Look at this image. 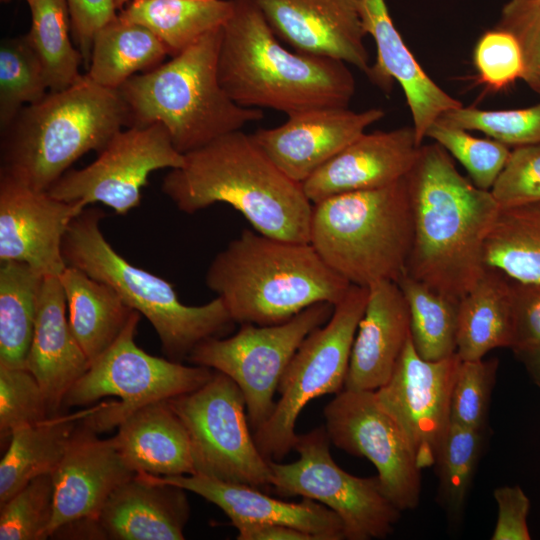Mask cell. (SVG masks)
Wrapping results in <instances>:
<instances>
[{
  "mask_svg": "<svg viewBox=\"0 0 540 540\" xmlns=\"http://www.w3.org/2000/svg\"><path fill=\"white\" fill-rule=\"evenodd\" d=\"M406 183L413 244L405 273L461 300L486 269L484 245L499 206L436 142L420 146Z\"/></svg>",
  "mask_w": 540,
  "mask_h": 540,
  "instance_id": "1",
  "label": "cell"
},
{
  "mask_svg": "<svg viewBox=\"0 0 540 540\" xmlns=\"http://www.w3.org/2000/svg\"><path fill=\"white\" fill-rule=\"evenodd\" d=\"M161 190L178 210L194 214L216 203L233 207L261 234L309 242L313 204L302 184L286 176L251 134H225L184 154Z\"/></svg>",
  "mask_w": 540,
  "mask_h": 540,
  "instance_id": "2",
  "label": "cell"
},
{
  "mask_svg": "<svg viewBox=\"0 0 540 540\" xmlns=\"http://www.w3.org/2000/svg\"><path fill=\"white\" fill-rule=\"evenodd\" d=\"M218 77L240 106L287 116L349 107L356 89L345 62L286 49L250 0H233L222 26Z\"/></svg>",
  "mask_w": 540,
  "mask_h": 540,
  "instance_id": "3",
  "label": "cell"
},
{
  "mask_svg": "<svg viewBox=\"0 0 540 540\" xmlns=\"http://www.w3.org/2000/svg\"><path fill=\"white\" fill-rule=\"evenodd\" d=\"M205 283L235 323L255 325L283 323L316 303L335 305L351 286L309 242L249 229L215 255Z\"/></svg>",
  "mask_w": 540,
  "mask_h": 540,
  "instance_id": "4",
  "label": "cell"
},
{
  "mask_svg": "<svg viewBox=\"0 0 540 540\" xmlns=\"http://www.w3.org/2000/svg\"><path fill=\"white\" fill-rule=\"evenodd\" d=\"M128 123L118 90L81 75L69 87L23 107L0 131V174L48 191L82 155L100 152Z\"/></svg>",
  "mask_w": 540,
  "mask_h": 540,
  "instance_id": "5",
  "label": "cell"
},
{
  "mask_svg": "<svg viewBox=\"0 0 540 540\" xmlns=\"http://www.w3.org/2000/svg\"><path fill=\"white\" fill-rule=\"evenodd\" d=\"M222 27L210 31L159 66L134 75L119 89L128 127L162 124L182 154L242 130L263 118L261 109L240 106L218 77Z\"/></svg>",
  "mask_w": 540,
  "mask_h": 540,
  "instance_id": "6",
  "label": "cell"
},
{
  "mask_svg": "<svg viewBox=\"0 0 540 540\" xmlns=\"http://www.w3.org/2000/svg\"><path fill=\"white\" fill-rule=\"evenodd\" d=\"M309 243L351 285L397 283L405 274L413 244L406 177L313 204Z\"/></svg>",
  "mask_w": 540,
  "mask_h": 540,
  "instance_id": "7",
  "label": "cell"
},
{
  "mask_svg": "<svg viewBox=\"0 0 540 540\" xmlns=\"http://www.w3.org/2000/svg\"><path fill=\"white\" fill-rule=\"evenodd\" d=\"M104 217L103 210L86 207L71 222L62 245L65 262L110 285L128 307L142 314L167 358L187 360L198 344L231 330L235 322L220 297L203 305H185L171 283L123 258L101 231Z\"/></svg>",
  "mask_w": 540,
  "mask_h": 540,
  "instance_id": "8",
  "label": "cell"
},
{
  "mask_svg": "<svg viewBox=\"0 0 540 540\" xmlns=\"http://www.w3.org/2000/svg\"><path fill=\"white\" fill-rule=\"evenodd\" d=\"M140 313L133 311L113 344L93 360L66 394L62 407L84 406L106 396L120 401L87 410L82 422L100 433L109 430L139 408L189 393L204 385L213 370L146 353L135 335Z\"/></svg>",
  "mask_w": 540,
  "mask_h": 540,
  "instance_id": "9",
  "label": "cell"
},
{
  "mask_svg": "<svg viewBox=\"0 0 540 540\" xmlns=\"http://www.w3.org/2000/svg\"><path fill=\"white\" fill-rule=\"evenodd\" d=\"M369 289L351 285L334 305L331 317L302 341L278 385L280 395L267 421L253 432L267 459L279 462L293 449L295 425L313 399L344 389L352 345L364 314Z\"/></svg>",
  "mask_w": 540,
  "mask_h": 540,
  "instance_id": "10",
  "label": "cell"
},
{
  "mask_svg": "<svg viewBox=\"0 0 540 540\" xmlns=\"http://www.w3.org/2000/svg\"><path fill=\"white\" fill-rule=\"evenodd\" d=\"M186 428L195 474L272 490V473L259 451L243 393L213 370L201 387L167 400Z\"/></svg>",
  "mask_w": 540,
  "mask_h": 540,
  "instance_id": "11",
  "label": "cell"
},
{
  "mask_svg": "<svg viewBox=\"0 0 540 540\" xmlns=\"http://www.w3.org/2000/svg\"><path fill=\"white\" fill-rule=\"evenodd\" d=\"M330 443L324 426L297 434L296 461L269 460L272 490L281 497L302 496L330 508L341 518L347 540L386 538L402 511L388 498L378 476L358 477L339 467Z\"/></svg>",
  "mask_w": 540,
  "mask_h": 540,
  "instance_id": "12",
  "label": "cell"
},
{
  "mask_svg": "<svg viewBox=\"0 0 540 540\" xmlns=\"http://www.w3.org/2000/svg\"><path fill=\"white\" fill-rule=\"evenodd\" d=\"M334 305L313 304L291 319L274 325L241 324L229 337L198 344L187 360L230 377L241 389L253 432L271 416L274 394L305 337L331 317Z\"/></svg>",
  "mask_w": 540,
  "mask_h": 540,
  "instance_id": "13",
  "label": "cell"
},
{
  "mask_svg": "<svg viewBox=\"0 0 540 540\" xmlns=\"http://www.w3.org/2000/svg\"><path fill=\"white\" fill-rule=\"evenodd\" d=\"M184 161L162 124L130 126L118 131L92 163L68 170L48 192L85 207L101 203L126 215L141 203L142 189L152 172L179 168Z\"/></svg>",
  "mask_w": 540,
  "mask_h": 540,
  "instance_id": "14",
  "label": "cell"
},
{
  "mask_svg": "<svg viewBox=\"0 0 540 540\" xmlns=\"http://www.w3.org/2000/svg\"><path fill=\"white\" fill-rule=\"evenodd\" d=\"M323 414L330 442L368 459L398 509L418 506L422 469L403 430L382 407L375 391L343 389L324 407Z\"/></svg>",
  "mask_w": 540,
  "mask_h": 540,
  "instance_id": "15",
  "label": "cell"
},
{
  "mask_svg": "<svg viewBox=\"0 0 540 540\" xmlns=\"http://www.w3.org/2000/svg\"><path fill=\"white\" fill-rule=\"evenodd\" d=\"M461 359L429 361L409 336L389 380L375 390L382 407L406 435L420 469L435 465L450 425V404Z\"/></svg>",
  "mask_w": 540,
  "mask_h": 540,
  "instance_id": "16",
  "label": "cell"
},
{
  "mask_svg": "<svg viewBox=\"0 0 540 540\" xmlns=\"http://www.w3.org/2000/svg\"><path fill=\"white\" fill-rule=\"evenodd\" d=\"M85 208L0 174V262H23L45 276H59L67 266L65 234Z\"/></svg>",
  "mask_w": 540,
  "mask_h": 540,
  "instance_id": "17",
  "label": "cell"
},
{
  "mask_svg": "<svg viewBox=\"0 0 540 540\" xmlns=\"http://www.w3.org/2000/svg\"><path fill=\"white\" fill-rule=\"evenodd\" d=\"M384 115L380 108H316L288 115L281 125L251 135L286 176L302 184Z\"/></svg>",
  "mask_w": 540,
  "mask_h": 540,
  "instance_id": "18",
  "label": "cell"
},
{
  "mask_svg": "<svg viewBox=\"0 0 540 540\" xmlns=\"http://www.w3.org/2000/svg\"><path fill=\"white\" fill-rule=\"evenodd\" d=\"M250 1L294 51L337 59L369 73L358 0Z\"/></svg>",
  "mask_w": 540,
  "mask_h": 540,
  "instance_id": "19",
  "label": "cell"
},
{
  "mask_svg": "<svg viewBox=\"0 0 540 540\" xmlns=\"http://www.w3.org/2000/svg\"><path fill=\"white\" fill-rule=\"evenodd\" d=\"M135 474L121 457L113 438H98L97 432L81 419L52 474L54 513L48 537L69 523L96 520L110 495Z\"/></svg>",
  "mask_w": 540,
  "mask_h": 540,
  "instance_id": "20",
  "label": "cell"
},
{
  "mask_svg": "<svg viewBox=\"0 0 540 540\" xmlns=\"http://www.w3.org/2000/svg\"><path fill=\"white\" fill-rule=\"evenodd\" d=\"M359 14L366 35L376 45V61L367 77L384 93L393 82L400 84L410 109L419 145L429 127L445 112L462 103L443 90L417 62L395 27L385 0H358Z\"/></svg>",
  "mask_w": 540,
  "mask_h": 540,
  "instance_id": "21",
  "label": "cell"
},
{
  "mask_svg": "<svg viewBox=\"0 0 540 540\" xmlns=\"http://www.w3.org/2000/svg\"><path fill=\"white\" fill-rule=\"evenodd\" d=\"M420 146L413 127L364 132L306 179L303 190L315 204L392 184L406 177Z\"/></svg>",
  "mask_w": 540,
  "mask_h": 540,
  "instance_id": "22",
  "label": "cell"
},
{
  "mask_svg": "<svg viewBox=\"0 0 540 540\" xmlns=\"http://www.w3.org/2000/svg\"><path fill=\"white\" fill-rule=\"evenodd\" d=\"M146 475L155 481L179 486L215 504L234 527L243 523L281 524L307 532L315 540L345 539L341 518L330 508L311 499L287 502L269 496L266 491L254 486L225 482L200 474Z\"/></svg>",
  "mask_w": 540,
  "mask_h": 540,
  "instance_id": "23",
  "label": "cell"
},
{
  "mask_svg": "<svg viewBox=\"0 0 540 540\" xmlns=\"http://www.w3.org/2000/svg\"><path fill=\"white\" fill-rule=\"evenodd\" d=\"M352 345L344 389L375 391L391 377L410 336L409 310L396 282L369 288Z\"/></svg>",
  "mask_w": 540,
  "mask_h": 540,
  "instance_id": "24",
  "label": "cell"
},
{
  "mask_svg": "<svg viewBox=\"0 0 540 540\" xmlns=\"http://www.w3.org/2000/svg\"><path fill=\"white\" fill-rule=\"evenodd\" d=\"M185 491L136 473L110 495L96 519L104 539H184L190 517Z\"/></svg>",
  "mask_w": 540,
  "mask_h": 540,
  "instance_id": "25",
  "label": "cell"
},
{
  "mask_svg": "<svg viewBox=\"0 0 540 540\" xmlns=\"http://www.w3.org/2000/svg\"><path fill=\"white\" fill-rule=\"evenodd\" d=\"M66 297L59 276L44 277L26 368L39 382L51 416L90 365L66 316Z\"/></svg>",
  "mask_w": 540,
  "mask_h": 540,
  "instance_id": "26",
  "label": "cell"
},
{
  "mask_svg": "<svg viewBox=\"0 0 540 540\" xmlns=\"http://www.w3.org/2000/svg\"><path fill=\"white\" fill-rule=\"evenodd\" d=\"M112 438L135 473L160 477L195 474L186 428L167 400L133 412Z\"/></svg>",
  "mask_w": 540,
  "mask_h": 540,
  "instance_id": "27",
  "label": "cell"
},
{
  "mask_svg": "<svg viewBox=\"0 0 540 540\" xmlns=\"http://www.w3.org/2000/svg\"><path fill=\"white\" fill-rule=\"evenodd\" d=\"M59 280L71 330L91 363L118 338L134 310L110 285L76 267L67 265Z\"/></svg>",
  "mask_w": 540,
  "mask_h": 540,
  "instance_id": "28",
  "label": "cell"
},
{
  "mask_svg": "<svg viewBox=\"0 0 540 540\" xmlns=\"http://www.w3.org/2000/svg\"><path fill=\"white\" fill-rule=\"evenodd\" d=\"M512 338L511 278L486 266L459 302L456 354L462 361L483 359L495 348H510Z\"/></svg>",
  "mask_w": 540,
  "mask_h": 540,
  "instance_id": "29",
  "label": "cell"
},
{
  "mask_svg": "<svg viewBox=\"0 0 540 540\" xmlns=\"http://www.w3.org/2000/svg\"><path fill=\"white\" fill-rule=\"evenodd\" d=\"M87 410L14 430L0 462V505L36 477L53 474Z\"/></svg>",
  "mask_w": 540,
  "mask_h": 540,
  "instance_id": "30",
  "label": "cell"
},
{
  "mask_svg": "<svg viewBox=\"0 0 540 540\" xmlns=\"http://www.w3.org/2000/svg\"><path fill=\"white\" fill-rule=\"evenodd\" d=\"M168 55L149 29L117 15L96 32L86 74L97 84L118 90L134 75L162 64Z\"/></svg>",
  "mask_w": 540,
  "mask_h": 540,
  "instance_id": "31",
  "label": "cell"
},
{
  "mask_svg": "<svg viewBox=\"0 0 540 540\" xmlns=\"http://www.w3.org/2000/svg\"><path fill=\"white\" fill-rule=\"evenodd\" d=\"M232 10L233 0H131L118 16L149 29L173 57L221 28Z\"/></svg>",
  "mask_w": 540,
  "mask_h": 540,
  "instance_id": "32",
  "label": "cell"
},
{
  "mask_svg": "<svg viewBox=\"0 0 540 540\" xmlns=\"http://www.w3.org/2000/svg\"><path fill=\"white\" fill-rule=\"evenodd\" d=\"M44 277L26 263L0 262V366L26 368Z\"/></svg>",
  "mask_w": 540,
  "mask_h": 540,
  "instance_id": "33",
  "label": "cell"
},
{
  "mask_svg": "<svg viewBox=\"0 0 540 540\" xmlns=\"http://www.w3.org/2000/svg\"><path fill=\"white\" fill-rule=\"evenodd\" d=\"M484 263L516 281L540 283V202L499 208Z\"/></svg>",
  "mask_w": 540,
  "mask_h": 540,
  "instance_id": "34",
  "label": "cell"
},
{
  "mask_svg": "<svg viewBox=\"0 0 540 540\" xmlns=\"http://www.w3.org/2000/svg\"><path fill=\"white\" fill-rule=\"evenodd\" d=\"M397 284L408 306L410 336L417 353L429 361L455 355L460 300L406 273Z\"/></svg>",
  "mask_w": 540,
  "mask_h": 540,
  "instance_id": "35",
  "label": "cell"
},
{
  "mask_svg": "<svg viewBox=\"0 0 540 540\" xmlns=\"http://www.w3.org/2000/svg\"><path fill=\"white\" fill-rule=\"evenodd\" d=\"M31 13L26 34L43 66L49 91H60L82 75V53L72 44L71 18L66 0H25Z\"/></svg>",
  "mask_w": 540,
  "mask_h": 540,
  "instance_id": "36",
  "label": "cell"
},
{
  "mask_svg": "<svg viewBox=\"0 0 540 540\" xmlns=\"http://www.w3.org/2000/svg\"><path fill=\"white\" fill-rule=\"evenodd\" d=\"M485 430L450 422L436 459L439 503L459 521L476 473Z\"/></svg>",
  "mask_w": 540,
  "mask_h": 540,
  "instance_id": "37",
  "label": "cell"
},
{
  "mask_svg": "<svg viewBox=\"0 0 540 540\" xmlns=\"http://www.w3.org/2000/svg\"><path fill=\"white\" fill-rule=\"evenodd\" d=\"M49 92L43 66L27 35L7 37L0 43V131L19 111Z\"/></svg>",
  "mask_w": 540,
  "mask_h": 540,
  "instance_id": "38",
  "label": "cell"
},
{
  "mask_svg": "<svg viewBox=\"0 0 540 540\" xmlns=\"http://www.w3.org/2000/svg\"><path fill=\"white\" fill-rule=\"evenodd\" d=\"M432 138L468 172L471 181L480 189L490 190L505 166L511 149L495 139L478 138L467 130L435 121L427 130Z\"/></svg>",
  "mask_w": 540,
  "mask_h": 540,
  "instance_id": "39",
  "label": "cell"
},
{
  "mask_svg": "<svg viewBox=\"0 0 540 540\" xmlns=\"http://www.w3.org/2000/svg\"><path fill=\"white\" fill-rule=\"evenodd\" d=\"M438 120L467 131H480L510 146L540 143V103L519 109L482 110L463 105Z\"/></svg>",
  "mask_w": 540,
  "mask_h": 540,
  "instance_id": "40",
  "label": "cell"
},
{
  "mask_svg": "<svg viewBox=\"0 0 540 540\" xmlns=\"http://www.w3.org/2000/svg\"><path fill=\"white\" fill-rule=\"evenodd\" d=\"M52 474L34 478L0 505L1 540H43L54 513Z\"/></svg>",
  "mask_w": 540,
  "mask_h": 540,
  "instance_id": "41",
  "label": "cell"
},
{
  "mask_svg": "<svg viewBox=\"0 0 540 540\" xmlns=\"http://www.w3.org/2000/svg\"><path fill=\"white\" fill-rule=\"evenodd\" d=\"M44 392L27 368L0 366V438L50 417Z\"/></svg>",
  "mask_w": 540,
  "mask_h": 540,
  "instance_id": "42",
  "label": "cell"
},
{
  "mask_svg": "<svg viewBox=\"0 0 540 540\" xmlns=\"http://www.w3.org/2000/svg\"><path fill=\"white\" fill-rule=\"evenodd\" d=\"M498 360L460 362L451 396L450 422L486 430Z\"/></svg>",
  "mask_w": 540,
  "mask_h": 540,
  "instance_id": "43",
  "label": "cell"
},
{
  "mask_svg": "<svg viewBox=\"0 0 540 540\" xmlns=\"http://www.w3.org/2000/svg\"><path fill=\"white\" fill-rule=\"evenodd\" d=\"M478 79L498 91L522 79L523 57L516 37L496 26L478 39L473 53Z\"/></svg>",
  "mask_w": 540,
  "mask_h": 540,
  "instance_id": "44",
  "label": "cell"
},
{
  "mask_svg": "<svg viewBox=\"0 0 540 540\" xmlns=\"http://www.w3.org/2000/svg\"><path fill=\"white\" fill-rule=\"evenodd\" d=\"M490 192L499 208L540 202V143L512 149Z\"/></svg>",
  "mask_w": 540,
  "mask_h": 540,
  "instance_id": "45",
  "label": "cell"
},
{
  "mask_svg": "<svg viewBox=\"0 0 540 540\" xmlns=\"http://www.w3.org/2000/svg\"><path fill=\"white\" fill-rule=\"evenodd\" d=\"M518 40L523 57L522 79L540 95V0H510L498 25Z\"/></svg>",
  "mask_w": 540,
  "mask_h": 540,
  "instance_id": "46",
  "label": "cell"
},
{
  "mask_svg": "<svg viewBox=\"0 0 540 540\" xmlns=\"http://www.w3.org/2000/svg\"><path fill=\"white\" fill-rule=\"evenodd\" d=\"M513 338L518 355L540 346V283L511 279Z\"/></svg>",
  "mask_w": 540,
  "mask_h": 540,
  "instance_id": "47",
  "label": "cell"
},
{
  "mask_svg": "<svg viewBox=\"0 0 540 540\" xmlns=\"http://www.w3.org/2000/svg\"><path fill=\"white\" fill-rule=\"evenodd\" d=\"M73 35L88 66L96 32L117 15L116 0H66Z\"/></svg>",
  "mask_w": 540,
  "mask_h": 540,
  "instance_id": "48",
  "label": "cell"
},
{
  "mask_svg": "<svg viewBox=\"0 0 540 540\" xmlns=\"http://www.w3.org/2000/svg\"><path fill=\"white\" fill-rule=\"evenodd\" d=\"M498 516L492 540H529L527 517L530 502L519 486H502L494 490Z\"/></svg>",
  "mask_w": 540,
  "mask_h": 540,
  "instance_id": "49",
  "label": "cell"
},
{
  "mask_svg": "<svg viewBox=\"0 0 540 540\" xmlns=\"http://www.w3.org/2000/svg\"><path fill=\"white\" fill-rule=\"evenodd\" d=\"M235 528L238 540H315L307 532L281 524L243 523Z\"/></svg>",
  "mask_w": 540,
  "mask_h": 540,
  "instance_id": "50",
  "label": "cell"
},
{
  "mask_svg": "<svg viewBox=\"0 0 540 540\" xmlns=\"http://www.w3.org/2000/svg\"><path fill=\"white\" fill-rule=\"evenodd\" d=\"M519 356L524 359L532 377L540 385V346Z\"/></svg>",
  "mask_w": 540,
  "mask_h": 540,
  "instance_id": "51",
  "label": "cell"
},
{
  "mask_svg": "<svg viewBox=\"0 0 540 540\" xmlns=\"http://www.w3.org/2000/svg\"><path fill=\"white\" fill-rule=\"evenodd\" d=\"M129 1L131 0H116V5L118 10H121ZM199 1H210V0H199Z\"/></svg>",
  "mask_w": 540,
  "mask_h": 540,
  "instance_id": "52",
  "label": "cell"
},
{
  "mask_svg": "<svg viewBox=\"0 0 540 540\" xmlns=\"http://www.w3.org/2000/svg\"><path fill=\"white\" fill-rule=\"evenodd\" d=\"M9 1H11V0H1V2H3V3H8Z\"/></svg>",
  "mask_w": 540,
  "mask_h": 540,
  "instance_id": "53",
  "label": "cell"
}]
</instances>
